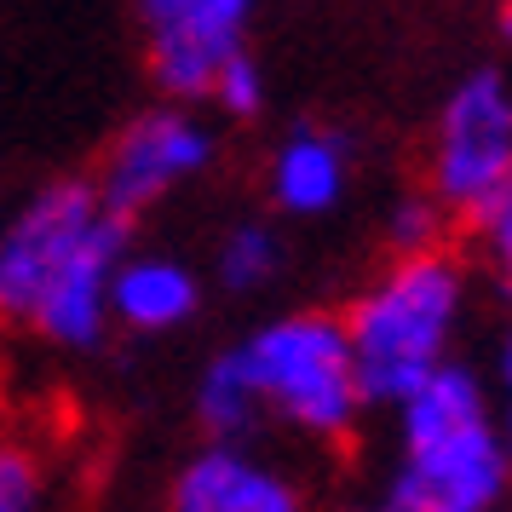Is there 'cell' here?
Segmentation results:
<instances>
[{
	"label": "cell",
	"mask_w": 512,
	"mask_h": 512,
	"mask_svg": "<svg viewBox=\"0 0 512 512\" xmlns=\"http://www.w3.org/2000/svg\"><path fill=\"white\" fill-rule=\"evenodd\" d=\"M213 156V133L185 110H150L139 116L98 167V208L110 219H133L139 208L162 202L173 185L202 173Z\"/></svg>",
	"instance_id": "6"
},
{
	"label": "cell",
	"mask_w": 512,
	"mask_h": 512,
	"mask_svg": "<svg viewBox=\"0 0 512 512\" xmlns=\"http://www.w3.org/2000/svg\"><path fill=\"white\" fill-rule=\"evenodd\" d=\"M41 507V466L29 449L0 443V512H35Z\"/></svg>",
	"instance_id": "15"
},
{
	"label": "cell",
	"mask_w": 512,
	"mask_h": 512,
	"mask_svg": "<svg viewBox=\"0 0 512 512\" xmlns=\"http://www.w3.org/2000/svg\"><path fill=\"white\" fill-rule=\"evenodd\" d=\"M213 104L225 110V116H254L259 104H265V75H259V64L242 52L236 64H225V75L213 81Z\"/></svg>",
	"instance_id": "17"
},
{
	"label": "cell",
	"mask_w": 512,
	"mask_h": 512,
	"mask_svg": "<svg viewBox=\"0 0 512 512\" xmlns=\"http://www.w3.org/2000/svg\"><path fill=\"white\" fill-rule=\"evenodd\" d=\"M346 190V139H334L323 127L288 133L271 162V196L288 213H328Z\"/></svg>",
	"instance_id": "11"
},
{
	"label": "cell",
	"mask_w": 512,
	"mask_h": 512,
	"mask_svg": "<svg viewBox=\"0 0 512 512\" xmlns=\"http://www.w3.org/2000/svg\"><path fill=\"white\" fill-rule=\"evenodd\" d=\"M432 185H438V208L466 213L472 225L512 185V87L495 70H472L449 93Z\"/></svg>",
	"instance_id": "3"
},
{
	"label": "cell",
	"mask_w": 512,
	"mask_h": 512,
	"mask_svg": "<svg viewBox=\"0 0 512 512\" xmlns=\"http://www.w3.org/2000/svg\"><path fill=\"white\" fill-rule=\"evenodd\" d=\"M196 300H202L196 277L179 259H162V254H127L116 282H110V317H121L139 334H167V328L190 323Z\"/></svg>",
	"instance_id": "10"
},
{
	"label": "cell",
	"mask_w": 512,
	"mask_h": 512,
	"mask_svg": "<svg viewBox=\"0 0 512 512\" xmlns=\"http://www.w3.org/2000/svg\"><path fill=\"white\" fill-rule=\"evenodd\" d=\"M386 236H392V248H397L403 259L438 254V236H443L438 202H403V208L392 213V225H386Z\"/></svg>",
	"instance_id": "16"
},
{
	"label": "cell",
	"mask_w": 512,
	"mask_h": 512,
	"mask_svg": "<svg viewBox=\"0 0 512 512\" xmlns=\"http://www.w3.org/2000/svg\"><path fill=\"white\" fill-rule=\"evenodd\" d=\"M236 357H242V374L254 386L259 409H277L300 432L340 438L363 409L346 323H334V317L300 311V317L265 323L248 346H236Z\"/></svg>",
	"instance_id": "2"
},
{
	"label": "cell",
	"mask_w": 512,
	"mask_h": 512,
	"mask_svg": "<svg viewBox=\"0 0 512 512\" xmlns=\"http://www.w3.org/2000/svg\"><path fill=\"white\" fill-rule=\"evenodd\" d=\"M121 259H127V219H98L93 236L70 254V265L52 277L47 300L35 305V323L58 346H98V334L110 323V282H116Z\"/></svg>",
	"instance_id": "8"
},
{
	"label": "cell",
	"mask_w": 512,
	"mask_h": 512,
	"mask_svg": "<svg viewBox=\"0 0 512 512\" xmlns=\"http://www.w3.org/2000/svg\"><path fill=\"white\" fill-rule=\"evenodd\" d=\"M98 219H104L98 190L64 179V185L35 190L0 225V317L6 323H35V305L47 300L52 277L70 265V254L93 236Z\"/></svg>",
	"instance_id": "4"
},
{
	"label": "cell",
	"mask_w": 512,
	"mask_h": 512,
	"mask_svg": "<svg viewBox=\"0 0 512 512\" xmlns=\"http://www.w3.org/2000/svg\"><path fill=\"white\" fill-rule=\"evenodd\" d=\"M461 317V265L449 254L397 259L346 317L363 403H403L443 369V340Z\"/></svg>",
	"instance_id": "1"
},
{
	"label": "cell",
	"mask_w": 512,
	"mask_h": 512,
	"mask_svg": "<svg viewBox=\"0 0 512 512\" xmlns=\"http://www.w3.org/2000/svg\"><path fill=\"white\" fill-rule=\"evenodd\" d=\"M501 489H507V449L489 426H472L461 438L403 449L380 512H489Z\"/></svg>",
	"instance_id": "7"
},
{
	"label": "cell",
	"mask_w": 512,
	"mask_h": 512,
	"mask_svg": "<svg viewBox=\"0 0 512 512\" xmlns=\"http://www.w3.org/2000/svg\"><path fill=\"white\" fill-rule=\"evenodd\" d=\"M501 380H507V455H512V340L501 351Z\"/></svg>",
	"instance_id": "19"
},
{
	"label": "cell",
	"mask_w": 512,
	"mask_h": 512,
	"mask_svg": "<svg viewBox=\"0 0 512 512\" xmlns=\"http://www.w3.org/2000/svg\"><path fill=\"white\" fill-rule=\"evenodd\" d=\"M282 265V242L265 225H236L225 236V248H219V282L231 288V294H254L265 282L277 277Z\"/></svg>",
	"instance_id": "14"
},
{
	"label": "cell",
	"mask_w": 512,
	"mask_h": 512,
	"mask_svg": "<svg viewBox=\"0 0 512 512\" xmlns=\"http://www.w3.org/2000/svg\"><path fill=\"white\" fill-rule=\"evenodd\" d=\"M501 35H507V41H512V6H507V12H501Z\"/></svg>",
	"instance_id": "20"
},
{
	"label": "cell",
	"mask_w": 512,
	"mask_h": 512,
	"mask_svg": "<svg viewBox=\"0 0 512 512\" xmlns=\"http://www.w3.org/2000/svg\"><path fill=\"white\" fill-rule=\"evenodd\" d=\"M196 415L219 443H236L248 426L259 420V397L242 374V357L236 351H219L208 369H202V386H196Z\"/></svg>",
	"instance_id": "13"
},
{
	"label": "cell",
	"mask_w": 512,
	"mask_h": 512,
	"mask_svg": "<svg viewBox=\"0 0 512 512\" xmlns=\"http://www.w3.org/2000/svg\"><path fill=\"white\" fill-rule=\"evenodd\" d=\"M173 512H305V501L288 478L242 455L236 443H213L179 472Z\"/></svg>",
	"instance_id": "9"
},
{
	"label": "cell",
	"mask_w": 512,
	"mask_h": 512,
	"mask_svg": "<svg viewBox=\"0 0 512 512\" xmlns=\"http://www.w3.org/2000/svg\"><path fill=\"white\" fill-rule=\"evenodd\" d=\"M478 231H484V242H489L495 271H501V277H507V288H512V185L495 196V208L478 219Z\"/></svg>",
	"instance_id": "18"
},
{
	"label": "cell",
	"mask_w": 512,
	"mask_h": 512,
	"mask_svg": "<svg viewBox=\"0 0 512 512\" xmlns=\"http://www.w3.org/2000/svg\"><path fill=\"white\" fill-rule=\"evenodd\" d=\"M248 52L242 0H150L144 6V58L167 98H213V81Z\"/></svg>",
	"instance_id": "5"
},
{
	"label": "cell",
	"mask_w": 512,
	"mask_h": 512,
	"mask_svg": "<svg viewBox=\"0 0 512 512\" xmlns=\"http://www.w3.org/2000/svg\"><path fill=\"white\" fill-rule=\"evenodd\" d=\"M397 415H403V449H426V443L461 438V432H472V426H489L478 380H472L466 369H455V363H443L415 397H403Z\"/></svg>",
	"instance_id": "12"
}]
</instances>
